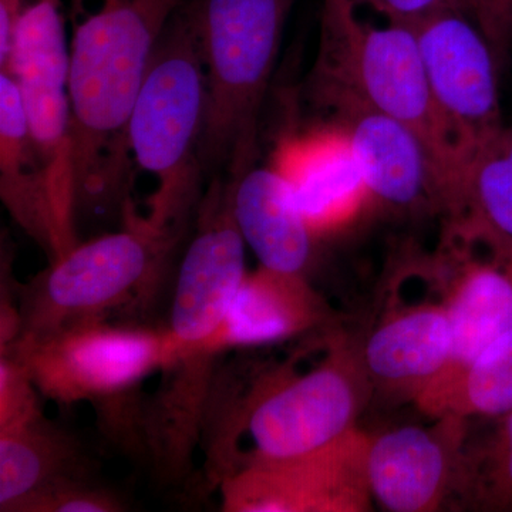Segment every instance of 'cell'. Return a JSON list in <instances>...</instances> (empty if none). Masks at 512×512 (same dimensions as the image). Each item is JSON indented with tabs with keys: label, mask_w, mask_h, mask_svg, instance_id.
Listing matches in <instances>:
<instances>
[{
	"label": "cell",
	"mask_w": 512,
	"mask_h": 512,
	"mask_svg": "<svg viewBox=\"0 0 512 512\" xmlns=\"http://www.w3.org/2000/svg\"><path fill=\"white\" fill-rule=\"evenodd\" d=\"M325 320V302L306 281L305 274L259 265L239 286L214 349L222 355L227 350L284 342Z\"/></svg>",
	"instance_id": "15"
},
{
	"label": "cell",
	"mask_w": 512,
	"mask_h": 512,
	"mask_svg": "<svg viewBox=\"0 0 512 512\" xmlns=\"http://www.w3.org/2000/svg\"><path fill=\"white\" fill-rule=\"evenodd\" d=\"M512 412V329L468 366L443 416L498 419ZM441 417V416H440Z\"/></svg>",
	"instance_id": "21"
},
{
	"label": "cell",
	"mask_w": 512,
	"mask_h": 512,
	"mask_svg": "<svg viewBox=\"0 0 512 512\" xmlns=\"http://www.w3.org/2000/svg\"><path fill=\"white\" fill-rule=\"evenodd\" d=\"M483 2L485 18V0ZM491 19H493L491 42L500 59L504 60L512 40V0H491Z\"/></svg>",
	"instance_id": "26"
},
{
	"label": "cell",
	"mask_w": 512,
	"mask_h": 512,
	"mask_svg": "<svg viewBox=\"0 0 512 512\" xmlns=\"http://www.w3.org/2000/svg\"><path fill=\"white\" fill-rule=\"evenodd\" d=\"M93 477L79 441L43 413L0 430V511L25 512L40 495Z\"/></svg>",
	"instance_id": "19"
},
{
	"label": "cell",
	"mask_w": 512,
	"mask_h": 512,
	"mask_svg": "<svg viewBox=\"0 0 512 512\" xmlns=\"http://www.w3.org/2000/svg\"><path fill=\"white\" fill-rule=\"evenodd\" d=\"M111 2V0H72V15L73 18L89 12L90 9L96 8L101 3Z\"/></svg>",
	"instance_id": "27"
},
{
	"label": "cell",
	"mask_w": 512,
	"mask_h": 512,
	"mask_svg": "<svg viewBox=\"0 0 512 512\" xmlns=\"http://www.w3.org/2000/svg\"><path fill=\"white\" fill-rule=\"evenodd\" d=\"M197 232L181 262L175 284L167 363L218 357L214 342L221 332L245 269V241L231 205V183L212 181L202 197ZM164 366V367H165Z\"/></svg>",
	"instance_id": "9"
},
{
	"label": "cell",
	"mask_w": 512,
	"mask_h": 512,
	"mask_svg": "<svg viewBox=\"0 0 512 512\" xmlns=\"http://www.w3.org/2000/svg\"><path fill=\"white\" fill-rule=\"evenodd\" d=\"M0 197L50 258L69 251L57 221L49 177L23 109L18 84L0 70Z\"/></svg>",
	"instance_id": "16"
},
{
	"label": "cell",
	"mask_w": 512,
	"mask_h": 512,
	"mask_svg": "<svg viewBox=\"0 0 512 512\" xmlns=\"http://www.w3.org/2000/svg\"><path fill=\"white\" fill-rule=\"evenodd\" d=\"M231 205L239 232L259 265L305 274L316 237L275 168L254 165L231 180Z\"/></svg>",
	"instance_id": "17"
},
{
	"label": "cell",
	"mask_w": 512,
	"mask_h": 512,
	"mask_svg": "<svg viewBox=\"0 0 512 512\" xmlns=\"http://www.w3.org/2000/svg\"><path fill=\"white\" fill-rule=\"evenodd\" d=\"M355 2L359 6L366 5V6H369V8H372V9L375 8V0H355Z\"/></svg>",
	"instance_id": "28"
},
{
	"label": "cell",
	"mask_w": 512,
	"mask_h": 512,
	"mask_svg": "<svg viewBox=\"0 0 512 512\" xmlns=\"http://www.w3.org/2000/svg\"><path fill=\"white\" fill-rule=\"evenodd\" d=\"M454 220L466 238L512 249V128L504 127L471 165Z\"/></svg>",
	"instance_id": "20"
},
{
	"label": "cell",
	"mask_w": 512,
	"mask_h": 512,
	"mask_svg": "<svg viewBox=\"0 0 512 512\" xmlns=\"http://www.w3.org/2000/svg\"><path fill=\"white\" fill-rule=\"evenodd\" d=\"M495 420L491 436L467 461L466 483L483 507L512 510V412Z\"/></svg>",
	"instance_id": "22"
},
{
	"label": "cell",
	"mask_w": 512,
	"mask_h": 512,
	"mask_svg": "<svg viewBox=\"0 0 512 512\" xmlns=\"http://www.w3.org/2000/svg\"><path fill=\"white\" fill-rule=\"evenodd\" d=\"M369 437L359 429L308 456L249 463L220 478L228 512H363L372 507Z\"/></svg>",
	"instance_id": "10"
},
{
	"label": "cell",
	"mask_w": 512,
	"mask_h": 512,
	"mask_svg": "<svg viewBox=\"0 0 512 512\" xmlns=\"http://www.w3.org/2000/svg\"><path fill=\"white\" fill-rule=\"evenodd\" d=\"M444 306L451 326L450 360L416 399L424 412L437 417L468 366L512 329L511 249L491 244L485 258L468 259Z\"/></svg>",
	"instance_id": "13"
},
{
	"label": "cell",
	"mask_w": 512,
	"mask_h": 512,
	"mask_svg": "<svg viewBox=\"0 0 512 512\" xmlns=\"http://www.w3.org/2000/svg\"><path fill=\"white\" fill-rule=\"evenodd\" d=\"M296 0H185L207 74L202 170L254 167L259 111Z\"/></svg>",
	"instance_id": "4"
},
{
	"label": "cell",
	"mask_w": 512,
	"mask_h": 512,
	"mask_svg": "<svg viewBox=\"0 0 512 512\" xmlns=\"http://www.w3.org/2000/svg\"><path fill=\"white\" fill-rule=\"evenodd\" d=\"M434 427L403 426L369 437L370 494L383 510L431 512L446 500L458 467L463 417L447 414Z\"/></svg>",
	"instance_id": "12"
},
{
	"label": "cell",
	"mask_w": 512,
	"mask_h": 512,
	"mask_svg": "<svg viewBox=\"0 0 512 512\" xmlns=\"http://www.w3.org/2000/svg\"><path fill=\"white\" fill-rule=\"evenodd\" d=\"M450 355L451 326L444 303L387 316L360 353L370 383L403 390L414 400L443 373Z\"/></svg>",
	"instance_id": "18"
},
{
	"label": "cell",
	"mask_w": 512,
	"mask_h": 512,
	"mask_svg": "<svg viewBox=\"0 0 512 512\" xmlns=\"http://www.w3.org/2000/svg\"><path fill=\"white\" fill-rule=\"evenodd\" d=\"M355 0H323L320 45L309 96L332 113L359 107L409 127L429 150L443 211L456 217L467 168L437 109L412 26L363 23Z\"/></svg>",
	"instance_id": "2"
},
{
	"label": "cell",
	"mask_w": 512,
	"mask_h": 512,
	"mask_svg": "<svg viewBox=\"0 0 512 512\" xmlns=\"http://www.w3.org/2000/svg\"><path fill=\"white\" fill-rule=\"evenodd\" d=\"M412 28L437 109L468 175L478 154L505 127L498 80L503 62L466 13H439Z\"/></svg>",
	"instance_id": "8"
},
{
	"label": "cell",
	"mask_w": 512,
	"mask_h": 512,
	"mask_svg": "<svg viewBox=\"0 0 512 512\" xmlns=\"http://www.w3.org/2000/svg\"><path fill=\"white\" fill-rule=\"evenodd\" d=\"M333 119L348 130L372 204L393 210L443 211L436 165L409 127L359 107L336 111Z\"/></svg>",
	"instance_id": "14"
},
{
	"label": "cell",
	"mask_w": 512,
	"mask_h": 512,
	"mask_svg": "<svg viewBox=\"0 0 512 512\" xmlns=\"http://www.w3.org/2000/svg\"><path fill=\"white\" fill-rule=\"evenodd\" d=\"M127 217L123 231L74 245L23 289L15 342L109 320L154 284L175 237Z\"/></svg>",
	"instance_id": "6"
},
{
	"label": "cell",
	"mask_w": 512,
	"mask_h": 512,
	"mask_svg": "<svg viewBox=\"0 0 512 512\" xmlns=\"http://www.w3.org/2000/svg\"><path fill=\"white\" fill-rule=\"evenodd\" d=\"M184 2L111 0L73 19L69 97L77 212L126 195L131 114L158 39Z\"/></svg>",
	"instance_id": "1"
},
{
	"label": "cell",
	"mask_w": 512,
	"mask_h": 512,
	"mask_svg": "<svg viewBox=\"0 0 512 512\" xmlns=\"http://www.w3.org/2000/svg\"><path fill=\"white\" fill-rule=\"evenodd\" d=\"M272 168L291 188L316 239L339 231L372 204L345 126L339 120L279 138Z\"/></svg>",
	"instance_id": "11"
},
{
	"label": "cell",
	"mask_w": 512,
	"mask_h": 512,
	"mask_svg": "<svg viewBox=\"0 0 512 512\" xmlns=\"http://www.w3.org/2000/svg\"><path fill=\"white\" fill-rule=\"evenodd\" d=\"M373 10L389 22L407 26H416L444 12L466 13L480 25L483 0H375Z\"/></svg>",
	"instance_id": "25"
},
{
	"label": "cell",
	"mask_w": 512,
	"mask_h": 512,
	"mask_svg": "<svg viewBox=\"0 0 512 512\" xmlns=\"http://www.w3.org/2000/svg\"><path fill=\"white\" fill-rule=\"evenodd\" d=\"M2 355L25 367L42 396L60 404L89 402L107 434H130L141 443L143 409L136 394L170 357L167 330L110 325L109 320L60 330L40 339L18 340Z\"/></svg>",
	"instance_id": "5"
},
{
	"label": "cell",
	"mask_w": 512,
	"mask_h": 512,
	"mask_svg": "<svg viewBox=\"0 0 512 512\" xmlns=\"http://www.w3.org/2000/svg\"><path fill=\"white\" fill-rule=\"evenodd\" d=\"M369 384L362 357L342 346L306 372L262 383L242 404L215 454L220 456L245 433L251 450L234 458L218 480L242 464L293 460L348 436L357 429Z\"/></svg>",
	"instance_id": "7"
},
{
	"label": "cell",
	"mask_w": 512,
	"mask_h": 512,
	"mask_svg": "<svg viewBox=\"0 0 512 512\" xmlns=\"http://www.w3.org/2000/svg\"><path fill=\"white\" fill-rule=\"evenodd\" d=\"M207 94L200 37L184 2L158 39L128 127L133 163L156 181L143 220L173 237L200 192Z\"/></svg>",
	"instance_id": "3"
},
{
	"label": "cell",
	"mask_w": 512,
	"mask_h": 512,
	"mask_svg": "<svg viewBox=\"0 0 512 512\" xmlns=\"http://www.w3.org/2000/svg\"><path fill=\"white\" fill-rule=\"evenodd\" d=\"M123 501L93 477L70 481L40 495L25 512H119Z\"/></svg>",
	"instance_id": "23"
},
{
	"label": "cell",
	"mask_w": 512,
	"mask_h": 512,
	"mask_svg": "<svg viewBox=\"0 0 512 512\" xmlns=\"http://www.w3.org/2000/svg\"><path fill=\"white\" fill-rule=\"evenodd\" d=\"M40 392L15 357L0 360V430L25 423L42 413Z\"/></svg>",
	"instance_id": "24"
}]
</instances>
